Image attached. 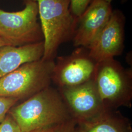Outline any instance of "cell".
Returning a JSON list of instances; mask_svg holds the SVG:
<instances>
[{"label": "cell", "mask_w": 132, "mask_h": 132, "mask_svg": "<svg viewBox=\"0 0 132 132\" xmlns=\"http://www.w3.org/2000/svg\"><path fill=\"white\" fill-rule=\"evenodd\" d=\"M113 11L111 4L93 0L77 18L72 39L74 46L88 48L107 23Z\"/></svg>", "instance_id": "9"}, {"label": "cell", "mask_w": 132, "mask_h": 132, "mask_svg": "<svg viewBox=\"0 0 132 132\" xmlns=\"http://www.w3.org/2000/svg\"><path fill=\"white\" fill-rule=\"evenodd\" d=\"M97 63L87 48L78 47L68 55L56 57L52 80L58 88L72 87L93 79Z\"/></svg>", "instance_id": "6"}, {"label": "cell", "mask_w": 132, "mask_h": 132, "mask_svg": "<svg viewBox=\"0 0 132 132\" xmlns=\"http://www.w3.org/2000/svg\"><path fill=\"white\" fill-rule=\"evenodd\" d=\"M125 21L122 12L113 10L107 23L87 48L90 56L97 63L122 54Z\"/></svg>", "instance_id": "8"}, {"label": "cell", "mask_w": 132, "mask_h": 132, "mask_svg": "<svg viewBox=\"0 0 132 132\" xmlns=\"http://www.w3.org/2000/svg\"><path fill=\"white\" fill-rule=\"evenodd\" d=\"M33 1L38 5L44 37L42 59L54 60L59 47L72 40L77 18L71 13L70 0Z\"/></svg>", "instance_id": "2"}, {"label": "cell", "mask_w": 132, "mask_h": 132, "mask_svg": "<svg viewBox=\"0 0 132 132\" xmlns=\"http://www.w3.org/2000/svg\"><path fill=\"white\" fill-rule=\"evenodd\" d=\"M0 132H22L18 124L8 113L0 123Z\"/></svg>", "instance_id": "14"}, {"label": "cell", "mask_w": 132, "mask_h": 132, "mask_svg": "<svg viewBox=\"0 0 132 132\" xmlns=\"http://www.w3.org/2000/svg\"><path fill=\"white\" fill-rule=\"evenodd\" d=\"M76 132H132V127L117 110L106 109L94 118L77 123Z\"/></svg>", "instance_id": "11"}, {"label": "cell", "mask_w": 132, "mask_h": 132, "mask_svg": "<svg viewBox=\"0 0 132 132\" xmlns=\"http://www.w3.org/2000/svg\"><path fill=\"white\" fill-rule=\"evenodd\" d=\"M9 113L22 132L45 130L72 118L59 90L51 86L15 105Z\"/></svg>", "instance_id": "1"}, {"label": "cell", "mask_w": 132, "mask_h": 132, "mask_svg": "<svg viewBox=\"0 0 132 132\" xmlns=\"http://www.w3.org/2000/svg\"><path fill=\"white\" fill-rule=\"evenodd\" d=\"M58 89L72 118L77 123L90 120L106 109L93 79L80 85Z\"/></svg>", "instance_id": "7"}, {"label": "cell", "mask_w": 132, "mask_h": 132, "mask_svg": "<svg viewBox=\"0 0 132 132\" xmlns=\"http://www.w3.org/2000/svg\"><path fill=\"white\" fill-rule=\"evenodd\" d=\"M5 46H9V45H8L2 38L0 37V47Z\"/></svg>", "instance_id": "16"}, {"label": "cell", "mask_w": 132, "mask_h": 132, "mask_svg": "<svg viewBox=\"0 0 132 132\" xmlns=\"http://www.w3.org/2000/svg\"><path fill=\"white\" fill-rule=\"evenodd\" d=\"M104 1L106 2L107 3H109V4H111V2L113 1V0H104ZM122 1H126V0H122Z\"/></svg>", "instance_id": "17"}, {"label": "cell", "mask_w": 132, "mask_h": 132, "mask_svg": "<svg viewBox=\"0 0 132 132\" xmlns=\"http://www.w3.org/2000/svg\"><path fill=\"white\" fill-rule=\"evenodd\" d=\"M31 132H45V130H37V131Z\"/></svg>", "instance_id": "18"}, {"label": "cell", "mask_w": 132, "mask_h": 132, "mask_svg": "<svg viewBox=\"0 0 132 132\" xmlns=\"http://www.w3.org/2000/svg\"><path fill=\"white\" fill-rule=\"evenodd\" d=\"M18 102L15 98L0 96V123L5 119L11 108Z\"/></svg>", "instance_id": "15"}, {"label": "cell", "mask_w": 132, "mask_h": 132, "mask_svg": "<svg viewBox=\"0 0 132 132\" xmlns=\"http://www.w3.org/2000/svg\"><path fill=\"white\" fill-rule=\"evenodd\" d=\"M44 52L43 41L20 47H0V78L23 64L42 59Z\"/></svg>", "instance_id": "10"}, {"label": "cell", "mask_w": 132, "mask_h": 132, "mask_svg": "<svg viewBox=\"0 0 132 132\" xmlns=\"http://www.w3.org/2000/svg\"><path fill=\"white\" fill-rule=\"evenodd\" d=\"M54 60L26 63L0 78V96L23 102L51 86Z\"/></svg>", "instance_id": "3"}, {"label": "cell", "mask_w": 132, "mask_h": 132, "mask_svg": "<svg viewBox=\"0 0 132 132\" xmlns=\"http://www.w3.org/2000/svg\"><path fill=\"white\" fill-rule=\"evenodd\" d=\"M24 1H27V0H24Z\"/></svg>", "instance_id": "19"}, {"label": "cell", "mask_w": 132, "mask_h": 132, "mask_svg": "<svg viewBox=\"0 0 132 132\" xmlns=\"http://www.w3.org/2000/svg\"><path fill=\"white\" fill-rule=\"evenodd\" d=\"M25 3V7L19 11L0 9V37L9 46L20 47L44 40L37 4L33 0Z\"/></svg>", "instance_id": "5"}, {"label": "cell", "mask_w": 132, "mask_h": 132, "mask_svg": "<svg viewBox=\"0 0 132 132\" xmlns=\"http://www.w3.org/2000/svg\"><path fill=\"white\" fill-rule=\"evenodd\" d=\"M77 122L73 118L45 130V132H76Z\"/></svg>", "instance_id": "13"}, {"label": "cell", "mask_w": 132, "mask_h": 132, "mask_svg": "<svg viewBox=\"0 0 132 132\" xmlns=\"http://www.w3.org/2000/svg\"><path fill=\"white\" fill-rule=\"evenodd\" d=\"M93 0H70V10L76 18L85 12Z\"/></svg>", "instance_id": "12"}, {"label": "cell", "mask_w": 132, "mask_h": 132, "mask_svg": "<svg viewBox=\"0 0 132 132\" xmlns=\"http://www.w3.org/2000/svg\"><path fill=\"white\" fill-rule=\"evenodd\" d=\"M93 80L106 109L131 107V70L125 69L119 62L110 58L97 63Z\"/></svg>", "instance_id": "4"}]
</instances>
